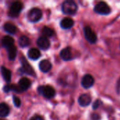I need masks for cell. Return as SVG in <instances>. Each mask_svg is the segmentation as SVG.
<instances>
[{
	"label": "cell",
	"instance_id": "cell-1",
	"mask_svg": "<svg viewBox=\"0 0 120 120\" xmlns=\"http://www.w3.org/2000/svg\"><path fill=\"white\" fill-rule=\"evenodd\" d=\"M77 4L71 0L65 1L62 4V11L63 13L66 15H74L77 13Z\"/></svg>",
	"mask_w": 120,
	"mask_h": 120
},
{
	"label": "cell",
	"instance_id": "cell-2",
	"mask_svg": "<svg viewBox=\"0 0 120 120\" xmlns=\"http://www.w3.org/2000/svg\"><path fill=\"white\" fill-rule=\"evenodd\" d=\"M38 92L48 99L53 98L56 95L55 89L51 86H41L38 88Z\"/></svg>",
	"mask_w": 120,
	"mask_h": 120
},
{
	"label": "cell",
	"instance_id": "cell-3",
	"mask_svg": "<svg viewBox=\"0 0 120 120\" xmlns=\"http://www.w3.org/2000/svg\"><path fill=\"white\" fill-rule=\"evenodd\" d=\"M94 11L101 15H108L111 12L110 7L105 2L101 1L94 7Z\"/></svg>",
	"mask_w": 120,
	"mask_h": 120
},
{
	"label": "cell",
	"instance_id": "cell-4",
	"mask_svg": "<svg viewBox=\"0 0 120 120\" xmlns=\"http://www.w3.org/2000/svg\"><path fill=\"white\" fill-rule=\"evenodd\" d=\"M42 17L41 11L37 8H34L30 11L27 14V18L29 21L32 22H37L39 21Z\"/></svg>",
	"mask_w": 120,
	"mask_h": 120
},
{
	"label": "cell",
	"instance_id": "cell-5",
	"mask_svg": "<svg viewBox=\"0 0 120 120\" xmlns=\"http://www.w3.org/2000/svg\"><path fill=\"white\" fill-rule=\"evenodd\" d=\"M22 8V4L20 2H19V1L13 2L10 7V10L8 12L9 16L11 18L18 17V15L20 14Z\"/></svg>",
	"mask_w": 120,
	"mask_h": 120
},
{
	"label": "cell",
	"instance_id": "cell-6",
	"mask_svg": "<svg viewBox=\"0 0 120 120\" xmlns=\"http://www.w3.org/2000/svg\"><path fill=\"white\" fill-rule=\"evenodd\" d=\"M84 32L86 39L91 44H94L97 41V36L96 33L91 29L90 27L86 26L84 28Z\"/></svg>",
	"mask_w": 120,
	"mask_h": 120
},
{
	"label": "cell",
	"instance_id": "cell-7",
	"mask_svg": "<svg viewBox=\"0 0 120 120\" xmlns=\"http://www.w3.org/2000/svg\"><path fill=\"white\" fill-rule=\"evenodd\" d=\"M20 60H21V64H22L21 70H22V73H25L27 75H31V76H34V72L32 66L28 63V62L25 59V58L21 57Z\"/></svg>",
	"mask_w": 120,
	"mask_h": 120
},
{
	"label": "cell",
	"instance_id": "cell-8",
	"mask_svg": "<svg viewBox=\"0 0 120 120\" xmlns=\"http://www.w3.org/2000/svg\"><path fill=\"white\" fill-rule=\"evenodd\" d=\"M82 85L85 89L91 88L94 84V79L91 75H86L82 79Z\"/></svg>",
	"mask_w": 120,
	"mask_h": 120
},
{
	"label": "cell",
	"instance_id": "cell-9",
	"mask_svg": "<svg viewBox=\"0 0 120 120\" xmlns=\"http://www.w3.org/2000/svg\"><path fill=\"white\" fill-rule=\"evenodd\" d=\"M37 46L43 50H46L50 47V41L45 37H41L37 39Z\"/></svg>",
	"mask_w": 120,
	"mask_h": 120
},
{
	"label": "cell",
	"instance_id": "cell-10",
	"mask_svg": "<svg viewBox=\"0 0 120 120\" xmlns=\"http://www.w3.org/2000/svg\"><path fill=\"white\" fill-rule=\"evenodd\" d=\"M91 102V98L89 94H82L78 99V103L82 107L88 106Z\"/></svg>",
	"mask_w": 120,
	"mask_h": 120
},
{
	"label": "cell",
	"instance_id": "cell-11",
	"mask_svg": "<svg viewBox=\"0 0 120 120\" xmlns=\"http://www.w3.org/2000/svg\"><path fill=\"white\" fill-rule=\"evenodd\" d=\"M30 86H31V82L29 79L26 77L20 79L18 82V87L20 88L21 91H26L30 88Z\"/></svg>",
	"mask_w": 120,
	"mask_h": 120
},
{
	"label": "cell",
	"instance_id": "cell-12",
	"mask_svg": "<svg viewBox=\"0 0 120 120\" xmlns=\"http://www.w3.org/2000/svg\"><path fill=\"white\" fill-rule=\"evenodd\" d=\"M39 67L41 72L46 73L51 70L52 65H51V63L48 60H43L40 62Z\"/></svg>",
	"mask_w": 120,
	"mask_h": 120
},
{
	"label": "cell",
	"instance_id": "cell-13",
	"mask_svg": "<svg viewBox=\"0 0 120 120\" xmlns=\"http://www.w3.org/2000/svg\"><path fill=\"white\" fill-rule=\"evenodd\" d=\"M74 25V20L70 18H65L60 22V27L63 29H70Z\"/></svg>",
	"mask_w": 120,
	"mask_h": 120
},
{
	"label": "cell",
	"instance_id": "cell-14",
	"mask_svg": "<svg viewBox=\"0 0 120 120\" xmlns=\"http://www.w3.org/2000/svg\"><path fill=\"white\" fill-rule=\"evenodd\" d=\"M60 57L63 60L68 61L72 59V52H71V49L70 48L68 47L65 49H63L61 51H60Z\"/></svg>",
	"mask_w": 120,
	"mask_h": 120
},
{
	"label": "cell",
	"instance_id": "cell-15",
	"mask_svg": "<svg viewBox=\"0 0 120 120\" xmlns=\"http://www.w3.org/2000/svg\"><path fill=\"white\" fill-rule=\"evenodd\" d=\"M14 39L10 36H5L2 39V45L4 47L8 49L13 46Z\"/></svg>",
	"mask_w": 120,
	"mask_h": 120
},
{
	"label": "cell",
	"instance_id": "cell-16",
	"mask_svg": "<svg viewBox=\"0 0 120 120\" xmlns=\"http://www.w3.org/2000/svg\"><path fill=\"white\" fill-rule=\"evenodd\" d=\"M27 56L32 60H37L41 56V53L37 49H31L29 50Z\"/></svg>",
	"mask_w": 120,
	"mask_h": 120
},
{
	"label": "cell",
	"instance_id": "cell-17",
	"mask_svg": "<svg viewBox=\"0 0 120 120\" xmlns=\"http://www.w3.org/2000/svg\"><path fill=\"white\" fill-rule=\"evenodd\" d=\"M1 72L4 79L6 82H10L11 79V72L8 69L6 68L5 67H1Z\"/></svg>",
	"mask_w": 120,
	"mask_h": 120
},
{
	"label": "cell",
	"instance_id": "cell-18",
	"mask_svg": "<svg viewBox=\"0 0 120 120\" xmlns=\"http://www.w3.org/2000/svg\"><path fill=\"white\" fill-rule=\"evenodd\" d=\"M4 29L6 32L9 34H15L17 30V27H15V25L11 22H6V24H4Z\"/></svg>",
	"mask_w": 120,
	"mask_h": 120
},
{
	"label": "cell",
	"instance_id": "cell-19",
	"mask_svg": "<svg viewBox=\"0 0 120 120\" xmlns=\"http://www.w3.org/2000/svg\"><path fill=\"white\" fill-rule=\"evenodd\" d=\"M9 114V108L8 105L6 103H1L0 104V117H6Z\"/></svg>",
	"mask_w": 120,
	"mask_h": 120
},
{
	"label": "cell",
	"instance_id": "cell-20",
	"mask_svg": "<svg viewBox=\"0 0 120 120\" xmlns=\"http://www.w3.org/2000/svg\"><path fill=\"white\" fill-rule=\"evenodd\" d=\"M41 32L42 34L44 35V37H53L55 34L54 32V30H52L51 28H49L48 27H43L42 30H41Z\"/></svg>",
	"mask_w": 120,
	"mask_h": 120
},
{
	"label": "cell",
	"instance_id": "cell-21",
	"mask_svg": "<svg viewBox=\"0 0 120 120\" xmlns=\"http://www.w3.org/2000/svg\"><path fill=\"white\" fill-rule=\"evenodd\" d=\"M8 58L10 60H14L17 55V49L15 46H13L8 49Z\"/></svg>",
	"mask_w": 120,
	"mask_h": 120
},
{
	"label": "cell",
	"instance_id": "cell-22",
	"mask_svg": "<svg viewBox=\"0 0 120 120\" xmlns=\"http://www.w3.org/2000/svg\"><path fill=\"white\" fill-rule=\"evenodd\" d=\"M11 91H13L15 92H21L20 88L18 87V86H15L14 84H9V85H6L4 87V92H9Z\"/></svg>",
	"mask_w": 120,
	"mask_h": 120
},
{
	"label": "cell",
	"instance_id": "cell-23",
	"mask_svg": "<svg viewBox=\"0 0 120 120\" xmlns=\"http://www.w3.org/2000/svg\"><path fill=\"white\" fill-rule=\"evenodd\" d=\"M18 43L20 46L21 47H26L27 46H29L30 44V39L28 37H27L26 36H22L19 38L18 40Z\"/></svg>",
	"mask_w": 120,
	"mask_h": 120
},
{
	"label": "cell",
	"instance_id": "cell-24",
	"mask_svg": "<svg viewBox=\"0 0 120 120\" xmlns=\"http://www.w3.org/2000/svg\"><path fill=\"white\" fill-rule=\"evenodd\" d=\"M13 103L15 105V107H20V105H21V101L20 100V98L15 96H14L13 97Z\"/></svg>",
	"mask_w": 120,
	"mask_h": 120
},
{
	"label": "cell",
	"instance_id": "cell-25",
	"mask_svg": "<svg viewBox=\"0 0 120 120\" xmlns=\"http://www.w3.org/2000/svg\"><path fill=\"white\" fill-rule=\"evenodd\" d=\"M102 104H103V103H102V101H101V100H96V101L94 102V103L93 104V109H94V110L98 109V108H100V106H101Z\"/></svg>",
	"mask_w": 120,
	"mask_h": 120
},
{
	"label": "cell",
	"instance_id": "cell-26",
	"mask_svg": "<svg viewBox=\"0 0 120 120\" xmlns=\"http://www.w3.org/2000/svg\"><path fill=\"white\" fill-rule=\"evenodd\" d=\"M30 120H44V119L42 118V117L39 116V115H35L34 117H32Z\"/></svg>",
	"mask_w": 120,
	"mask_h": 120
},
{
	"label": "cell",
	"instance_id": "cell-27",
	"mask_svg": "<svg viewBox=\"0 0 120 120\" xmlns=\"http://www.w3.org/2000/svg\"><path fill=\"white\" fill-rule=\"evenodd\" d=\"M100 116L97 114H93L91 116V120H100Z\"/></svg>",
	"mask_w": 120,
	"mask_h": 120
},
{
	"label": "cell",
	"instance_id": "cell-28",
	"mask_svg": "<svg viewBox=\"0 0 120 120\" xmlns=\"http://www.w3.org/2000/svg\"></svg>",
	"mask_w": 120,
	"mask_h": 120
}]
</instances>
